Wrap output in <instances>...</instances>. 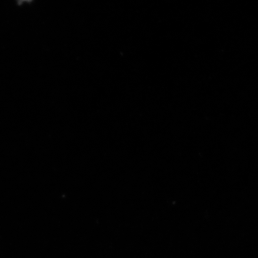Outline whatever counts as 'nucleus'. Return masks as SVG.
<instances>
[{
  "instance_id": "obj_1",
  "label": "nucleus",
  "mask_w": 258,
  "mask_h": 258,
  "mask_svg": "<svg viewBox=\"0 0 258 258\" xmlns=\"http://www.w3.org/2000/svg\"><path fill=\"white\" fill-rule=\"evenodd\" d=\"M20 1H22V2H24V1L31 2V1H32V0H20Z\"/></svg>"
}]
</instances>
